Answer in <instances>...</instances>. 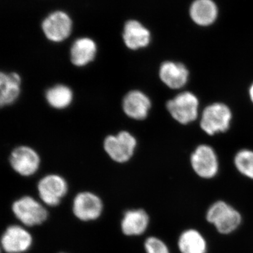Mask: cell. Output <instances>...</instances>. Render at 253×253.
<instances>
[{"label": "cell", "instance_id": "cell-1", "mask_svg": "<svg viewBox=\"0 0 253 253\" xmlns=\"http://www.w3.org/2000/svg\"><path fill=\"white\" fill-rule=\"evenodd\" d=\"M206 219L219 234L224 235L235 231L242 222L241 213L223 201H216L208 208Z\"/></svg>", "mask_w": 253, "mask_h": 253}, {"label": "cell", "instance_id": "cell-2", "mask_svg": "<svg viewBox=\"0 0 253 253\" xmlns=\"http://www.w3.org/2000/svg\"><path fill=\"white\" fill-rule=\"evenodd\" d=\"M136 138L131 133L121 131L116 135L106 136L104 148L106 154L115 162H127L134 154L136 147Z\"/></svg>", "mask_w": 253, "mask_h": 253}, {"label": "cell", "instance_id": "cell-3", "mask_svg": "<svg viewBox=\"0 0 253 253\" xmlns=\"http://www.w3.org/2000/svg\"><path fill=\"white\" fill-rule=\"evenodd\" d=\"M231 112L225 104L215 103L205 109L201 121V126L205 132L213 135L224 132L230 126Z\"/></svg>", "mask_w": 253, "mask_h": 253}, {"label": "cell", "instance_id": "cell-4", "mask_svg": "<svg viewBox=\"0 0 253 253\" xmlns=\"http://www.w3.org/2000/svg\"><path fill=\"white\" fill-rule=\"evenodd\" d=\"M12 211L18 220L28 226L40 225L48 217L45 208L31 196H24L15 201Z\"/></svg>", "mask_w": 253, "mask_h": 253}, {"label": "cell", "instance_id": "cell-5", "mask_svg": "<svg viewBox=\"0 0 253 253\" xmlns=\"http://www.w3.org/2000/svg\"><path fill=\"white\" fill-rule=\"evenodd\" d=\"M167 109L177 122L188 124L197 118L199 100L192 93L184 91L168 101Z\"/></svg>", "mask_w": 253, "mask_h": 253}, {"label": "cell", "instance_id": "cell-6", "mask_svg": "<svg viewBox=\"0 0 253 253\" xmlns=\"http://www.w3.org/2000/svg\"><path fill=\"white\" fill-rule=\"evenodd\" d=\"M42 29L49 41L61 42L71 36L73 21L64 11H54L44 18L42 23Z\"/></svg>", "mask_w": 253, "mask_h": 253}, {"label": "cell", "instance_id": "cell-7", "mask_svg": "<svg viewBox=\"0 0 253 253\" xmlns=\"http://www.w3.org/2000/svg\"><path fill=\"white\" fill-rule=\"evenodd\" d=\"M191 166L198 176L203 179H212L219 170L217 156L212 147L201 145L191 155Z\"/></svg>", "mask_w": 253, "mask_h": 253}, {"label": "cell", "instance_id": "cell-8", "mask_svg": "<svg viewBox=\"0 0 253 253\" xmlns=\"http://www.w3.org/2000/svg\"><path fill=\"white\" fill-rule=\"evenodd\" d=\"M38 194L42 202L49 206H56L68 192V184L62 176L49 174L38 183Z\"/></svg>", "mask_w": 253, "mask_h": 253}, {"label": "cell", "instance_id": "cell-9", "mask_svg": "<svg viewBox=\"0 0 253 253\" xmlns=\"http://www.w3.org/2000/svg\"><path fill=\"white\" fill-rule=\"evenodd\" d=\"M10 164L18 174L29 176L34 174L39 169L41 158L34 149L29 146H21L11 153Z\"/></svg>", "mask_w": 253, "mask_h": 253}, {"label": "cell", "instance_id": "cell-10", "mask_svg": "<svg viewBox=\"0 0 253 253\" xmlns=\"http://www.w3.org/2000/svg\"><path fill=\"white\" fill-rule=\"evenodd\" d=\"M102 211V201L93 193H80L73 201V213L82 221L95 220L100 217Z\"/></svg>", "mask_w": 253, "mask_h": 253}, {"label": "cell", "instance_id": "cell-11", "mask_svg": "<svg viewBox=\"0 0 253 253\" xmlns=\"http://www.w3.org/2000/svg\"><path fill=\"white\" fill-rule=\"evenodd\" d=\"M1 246L7 253L26 252L33 244L31 234L22 226H10L1 237Z\"/></svg>", "mask_w": 253, "mask_h": 253}, {"label": "cell", "instance_id": "cell-12", "mask_svg": "<svg viewBox=\"0 0 253 253\" xmlns=\"http://www.w3.org/2000/svg\"><path fill=\"white\" fill-rule=\"evenodd\" d=\"M151 108V100L141 91H129L123 99V111L131 119L136 121L145 119L147 117Z\"/></svg>", "mask_w": 253, "mask_h": 253}, {"label": "cell", "instance_id": "cell-13", "mask_svg": "<svg viewBox=\"0 0 253 253\" xmlns=\"http://www.w3.org/2000/svg\"><path fill=\"white\" fill-rule=\"evenodd\" d=\"M123 38L128 49L138 50L149 45L151 36L149 30L140 22L129 20L125 24Z\"/></svg>", "mask_w": 253, "mask_h": 253}, {"label": "cell", "instance_id": "cell-14", "mask_svg": "<svg viewBox=\"0 0 253 253\" xmlns=\"http://www.w3.org/2000/svg\"><path fill=\"white\" fill-rule=\"evenodd\" d=\"M189 71L180 63L166 61L160 68L159 76L161 81L171 89H180L188 81Z\"/></svg>", "mask_w": 253, "mask_h": 253}, {"label": "cell", "instance_id": "cell-15", "mask_svg": "<svg viewBox=\"0 0 253 253\" xmlns=\"http://www.w3.org/2000/svg\"><path fill=\"white\" fill-rule=\"evenodd\" d=\"M97 52V46L89 38H78L71 48V61L74 66L83 67L94 61Z\"/></svg>", "mask_w": 253, "mask_h": 253}, {"label": "cell", "instance_id": "cell-16", "mask_svg": "<svg viewBox=\"0 0 253 253\" xmlns=\"http://www.w3.org/2000/svg\"><path fill=\"white\" fill-rule=\"evenodd\" d=\"M21 78L16 73L0 74V104L1 107L14 103L21 94Z\"/></svg>", "mask_w": 253, "mask_h": 253}, {"label": "cell", "instance_id": "cell-17", "mask_svg": "<svg viewBox=\"0 0 253 253\" xmlns=\"http://www.w3.org/2000/svg\"><path fill=\"white\" fill-rule=\"evenodd\" d=\"M191 19L200 26H211L217 19L218 9L212 0H195L189 10Z\"/></svg>", "mask_w": 253, "mask_h": 253}, {"label": "cell", "instance_id": "cell-18", "mask_svg": "<svg viewBox=\"0 0 253 253\" xmlns=\"http://www.w3.org/2000/svg\"><path fill=\"white\" fill-rule=\"evenodd\" d=\"M149 224V215L144 210H131L125 213L121 228L126 236H139L146 231Z\"/></svg>", "mask_w": 253, "mask_h": 253}, {"label": "cell", "instance_id": "cell-19", "mask_svg": "<svg viewBox=\"0 0 253 253\" xmlns=\"http://www.w3.org/2000/svg\"><path fill=\"white\" fill-rule=\"evenodd\" d=\"M177 245L181 253H207L208 251L207 241L196 229L183 231L178 239Z\"/></svg>", "mask_w": 253, "mask_h": 253}, {"label": "cell", "instance_id": "cell-20", "mask_svg": "<svg viewBox=\"0 0 253 253\" xmlns=\"http://www.w3.org/2000/svg\"><path fill=\"white\" fill-rule=\"evenodd\" d=\"M45 97L51 107L56 109H64L73 102V93L69 86L57 84L46 91Z\"/></svg>", "mask_w": 253, "mask_h": 253}, {"label": "cell", "instance_id": "cell-21", "mask_svg": "<svg viewBox=\"0 0 253 253\" xmlns=\"http://www.w3.org/2000/svg\"><path fill=\"white\" fill-rule=\"evenodd\" d=\"M236 169L243 175L253 179V151L242 150L234 158Z\"/></svg>", "mask_w": 253, "mask_h": 253}, {"label": "cell", "instance_id": "cell-22", "mask_svg": "<svg viewBox=\"0 0 253 253\" xmlns=\"http://www.w3.org/2000/svg\"><path fill=\"white\" fill-rule=\"evenodd\" d=\"M145 250L146 253H170L167 245L158 238H148L145 241Z\"/></svg>", "mask_w": 253, "mask_h": 253}, {"label": "cell", "instance_id": "cell-23", "mask_svg": "<svg viewBox=\"0 0 253 253\" xmlns=\"http://www.w3.org/2000/svg\"><path fill=\"white\" fill-rule=\"evenodd\" d=\"M250 96H251V101L253 103V84L251 86V89H250Z\"/></svg>", "mask_w": 253, "mask_h": 253}]
</instances>
